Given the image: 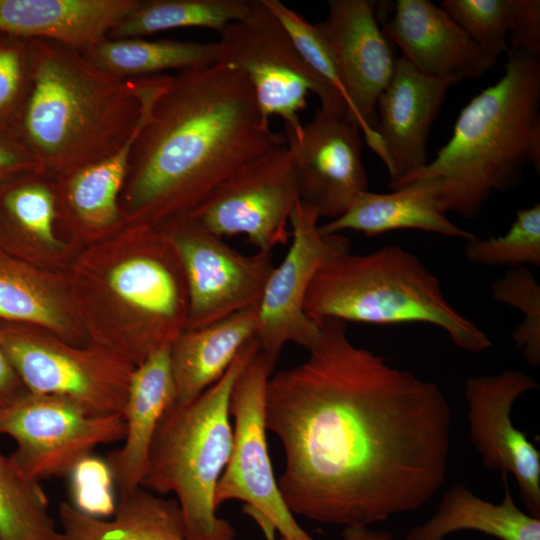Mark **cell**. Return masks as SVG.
<instances>
[{"instance_id":"cell-19","label":"cell","mask_w":540,"mask_h":540,"mask_svg":"<svg viewBox=\"0 0 540 540\" xmlns=\"http://www.w3.org/2000/svg\"><path fill=\"white\" fill-rule=\"evenodd\" d=\"M165 84L162 76L140 84L142 111L131 137L117 151L93 164L55 177L57 220L85 238L110 236L126 226L120 196L127 178L133 144Z\"/></svg>"},{"instance_id":"cell-13","label":"cell","mask_w":540,"mask_h":540,"mask_svg":"<svg viewBox=\"0 0 540 540\" xmlns=\"http://www.w3.org/2000/svg\"><path fill=\"white\" fill-rule=\"evenodd\" d=\"M174 246L188 291L186 329L258 305L273 268L272 252L245 255L188 217L158 227Z\"/></svg>"},{"instance_id":"cell-33","label":"cell","mask_w":540,"mask_h":540,"mask_svg":"<svg viewBox=\"0 0 540 540\" xmlns=\"http://www.w3.org/2000/svg\"><path fill=\"white\" fill-rule=\"evenodd\" d=\"M493 298L521 311L524 319L512 333V339L529 366L540 364V286L525 267L512 269L491 287Z\"/></svg>"},{"instance_id":"cell-4","label":"cell","mask_w":540,"mask_h":540,"mask_svg":"<svg viewBox=\"0 0 540 540\" xmlns=\"http://www.w3.org/2000/svg\"><path fill=\"white\" fill-rule=\"evenodd\" d=\"M30 79L11 128L53 176L100 161L137 128L141 78L118 79L80 51L28 39Z\"/></svg>"},{"instance_id":"cell-9","label":"cell","mask_w":540,"mask_h":540,"mask_svg":"<svg viewBox=\"0 0 540 540\" xmlns=\"http://www.w3.org/2000/svg\"><path fill=\"white\" fill-rule=\"evenodd\" d=\"M218 34L217 63L231 65L244 74L261 114L268 120L279 116L285 134L298 136L301 132L299 113L305 109L309 93L319 98L322 108L348 107L307 66L287 31L262 0H250L246 16Z\"/></svg>"},{"instance_id":"cell-31","label":"cell","mask_w":540,"mask_h":540,"mask_svg":"<svg viewBox=\"0 0 540 540\" xmlns=\"http://www.w3.org/2000/svg\"><path fill=\"white\" fill-rule=\"evenodd\" d=\"M38 480L0 452L1 540H63Z\"/></svg>"},{"instance_id":"cell-28","label":"cell","mask_w":540,"mask_h":540,"mask_svg":"<svg viewBox=\"0 0 540 540\" xmlns=\"http://www.w3.org/2000/svg\"><path fill=\"white\" fill-rule=\"evenodd\" d=\"M504 497L500 504L486 501L464 484L452 486L434 515L413 527L406 540H444L454 532L478 531L500 540H540V519L519 509L507 481L501 474Z\"/></svg>"},{"instance_id":"cell-15","label":"cell","mask_w":540,"mask_h":540,"mask_svg":"<svg viewBox=\"0 0 540 540\" xmlns=\"http://www.w3.org/2000/svg\"><path fill=\"white\" fill-rule=\"evenodd\" d=\"M348 107H319L298 136L285 134L299 201L333 220L368 190L362 137Z\"/></svg>"},{"instance_id":"cell-11","label":"cell","mask_w":540,"mask_h":540,"mask_svg":"<svg viewBox=\"0 0 540 540\" xmlns=\"http://www.w3.org/2000/svg\"><path fill=\"white\" fill-rule=\"evenodd\" d=\"M0 435L16 442L10 455L35 480L72 473L94 449L123 440L122 415L92 416L76 403L24 391L0 409Z\"/></svg>"},{"instance_id":"cell-22","label":"cell","mask_w":540,"mask_h":540,"mask_svg":"<svg viewBox=\"0 0 540 540\" xmlns=\"http://www.w3.org/2000/svg\"><path fill=\"white\" fill-rule=\"evenodd\" d=\"M170 346L150 355L131 377L125 410L124 443L108 454L106 465L119 493L142 485L150 447L160 420L175 401Z\"/></svg>"},{"instance_id":"cell-23","label":"cell","mask_w":540,"mask_h":540,"mask_svg":"<svg viewBox=\"0 0 540 540\" xmlns=\"http://www.w3.org/2000/svg\"><path fill=\"white\" fill-rule=\"evenodd\" d=\"M436 178L414 180L390 193L364 191L347 211L320 225L326 235L352 230L373 237L389 231L415 229L466 241L475 237L452 223Z\"/></svg>"},{"instance_id":"cell-17","label":"cell","mask_w":540,"mask_h":540,"mask_svg":"<svg viewBox=\"0 0 540 540\" xmlns=\"http://www.w3.org/2000/svg\"><path fill=\"white\" fill-rule=\"evenodd\" d=\"M537 382L519 370L471 376L465 382L469 432L483 464L501 474H512L528 514L540 519V453L514 427L511 409Z\"/></svg>"},{"instance_id":"cell-8","label":"cell","mask_w":540,"mask_h":540,"mask_svg":"<svg viewBox=\"0 0 540 540\" xmlns=\"http://www.w3.org/2000/svg\"><path fill=\"white\" fill-rule=\"evenodd\" d=\"M0 344L26 391L68 399L92 416L122 415L135 366L26 323L0 321Z\"/></svg>"},{"instance_id":"cell-40","label":"cell","mask_w":540,"mask_h":540,"mask_svg":"<svg viewBox=\"0 0 540 540\" xmlns=\"http://www.w3.org/2000/svg\"><path fill=\"white\" fill-rule=\"evenodd\" d=\"M343 540H396L386 531H374L368 526H348L342 531Z\"/></svg>"},{"instance_id":"cell-21","label":"cell","mask_w":540,"mask_h":540,"mask_svg":"<svg viewBox=\"0 0 540 540\" xmlns=\"http://www.w3.org/2000/svg\"><path fill=\"white\" fill-rule=\"evenodd\" d=\"M141 0H0V34L83 52L106 39Z\"/></svg>"},{"instance_id":"cell-18","label":"cell","mask_w":540,"mask_h":540,"mask_svg":"<svg viewBox=\"0 0 540 540\" xmlns=\"http://www.w3.org/2000/svg\"><path fill=\"white\" fill-rule=\"evenodd\" d=\"M452 78L426 75L397 58L393 75L377 103V133L385 155L389 186L397 188L428 163L427 143Z\"/></svg>"},{"instance_id":"cell-38","label":"cell","mask_w":540,"mask_h":540,"mask_svg":"<svg viewBox=\"0 0 540 540\" xmlns=\"http://www.w3.org/2000/svg\"><path fill=\"white\" fill-rule=\"evenodd\" d=\"M46 171L41 161L9 126L0 125V185L16 177Z\"/></svg>"},{"instance_id":"cell-36","label":"cell","mask_w":540,"mask_h":540,"mask_svg":"<svg viewBox=\"0 0 540 540\" xmlns=\"http://www.w3.org/2000/svg\"><path fill=\"white\" fill-rule=\"evenodd\" d=\"M30 79L27 39L0 34V125L11 127L24 102Z\"/></svg>"},{"instance_id":"cell-32","label":"cell","mask_w":540,"mask_h":540,"mask_svg":"<svg viewBox=\"0 0 540 540\" xmlns=\"http://www.w3.org/2000/svg\"><path fill=\"white\" fill-rule=\"evenodd\" d=\"M465 257L473 264L487 266L540 265V205L516 212L508 231L498 237L467 241Z\"/></svg>"},{"instance_id":"cell-1","label":"cell","mask_w":540,"mask_h":540,"mask_svg":"<svg viewBox=\"0 0 540 540\" xmlns=\"http://www.w3.org/2000/svg\"><path fill=\"white\" fill-rule=\"evenodd\" d=\"M306 359L272 374L265 426L282 444L281 495L295 515L368 526L425 505L442 487L452 412L432 381L319 323Z\"/></svg>"},{"instance_id":"cell-37","label":"cell","mask_w":540,"mask_h":540,"mask_svg":"<svg viewBox=\"0 0 540 540\" xmlns=\"http://www.w3.org/2000/svg\"><path fill=\"white\" fill-rule=\"evenodd\" d=\"M509 52L524 51L540 56V1L511 0Z\"/></svg>"},{"instance_id":"cell-24","label":"cell","mask_w":540,"mask_h":540,"mask_svg":"<svg viewBox=\"0 0 540 540\" xmlns=\"http://www.w3.org/2000/svg\"><path fill=\"white\" fill-rule=\"evenodd\" d=\"M258 305L203 327L185 329L173 341L169 357L176 402L193 400L226 373L256 336Z\"/></svg>"},{"instance_id":"cell-29","label":"cell","mask_w":540,"mask_h":540,"mask_svg":"<svg viewBox=\"0 0 540 540\" xmlns=\"http://www.w3.org/2000/svg\"><path fill=\"white\" fill-rule=\"evenodd\" d=\"M81 53L99 70L128 80L159 75L166 70L182 72L215 65L219 45L217 42L106 38Z\"/></svg>"},{"instance_id":"cell-26","label":"cell","mask_w":540,"mask_h":540,"mask_svg":"<svg viewBox=\"0 0 540 540\" xmlns=\"http://www.w3.org/2000/svg\"><path fill=\"white\" fill-rule=\"evenodd\" d=\"M63 540H187L177 500L165 499L140 486L119 493L113 518L100 519L69 502H61Z\"/></svg>"},{"instance_id":"cell-7","label":"cell","mask_w":540,"mask_h":540,"mask_svg":"<svg viewBox=\"0 0 540 540\" xmlns=\"http://www.w3.org/2000/svg\"><path fill=\"white\" fill-rule=\"evenodd\" d=\"M259 350L250 340L215 384L191 401H174L154 435L141 486L176 495L187 540L235 539L232 525L217 515L214 493L233 446L232 389Z\"/></svg>"},{"instance_id":"cell-14","label":"cell","mask_w":540,"mask_h":540,"mask_svg":"<svg viewBox=\"0 0 540 540\" xmlns=\"http://www.w3.org/2000/svg\"><path fill=\"white\" fill-rule=\"evenodd\" d=\"M319 219L314 210L297 201L290 217L291 244L268 277L258 305L255 339L260 351L275 362L286 344L308 349L318 339L320 325L304 310L310 283L326 261L350 248L341 234H323Z\"/></svg>"},{"instance_id":"cell-3","label":"cell","mask_w":540,"mask_h":540,"mask_svg":"<svg viewBox=\"0 0 540 540\" xmlns=\"http://www.w3.org/2000/svg\"><path fill=\"white\" fill-rule=\"evenodd\" d=\"M106 244L82 258L70 293L92 344L137 367L186 329L183 267L159 228L126 226Z\"/></svg>"},{"instance_id":"cell-2","label":"cell","mask_w":540,"mask_h":540,"mask_svg":"<svg viewBox=\"0 0 540 540\" xmlns=\"http://www.w3.org/2000/svg\"><path fill=\"white\" fill-rule=\"evenodd\" d=\"M283 144L237 68L169 75L131 150L120 196L126 226L158 228L188 215L242 165Z\"/></svg>"},{"instance_id":"cell-25","label":"cell","mask_w":540,"mask_h":540,"mask_svg":"<svg viewBox=\"0 0 540 540\" xmlns=\"http://www.w3.org/2000/svg\"><path fill=\"white\" fill-rule=\"evenodd\" d=\"M0 321L35 325L77 346L87 336L70 291L56 277L2 252Z\"/></svg>"},{"instance_id":"cell-35","label":"cell","mask_w":540,"mask_h":540,"mask_svg":"<svg viewBox=\"0 0 540 540\" xmlns=\"http://www.w3.org/2000/svg\"><path fill=\"white\" fill-rule=\"evenodd\" d=\"M262 1L287 31L295 49L307 66L347 103L334 58L316 25L309 23L279 0Z\"/></svg>"},{"instance_id":"cell-6","label":"cell","mask_w":540,"mask_h":540,"mask_svg":"<svg viewBox=\"0 0 540 540\" xmlns=\"http://www.w3.org/2000/svg\"><path fill=\"white\" fill-rule=\"evenodd\" d=\"M304 310L318 324L327 319L427 323L443 329L461 350L479 353L492 346L486 333L449 303L421 260L395 245L367 254L348 251L326 261L310 283Z\"/></svg>"},{"instance_id":"cell-10","label":"cell","mask_w":540,"mask_h":540,"mask_svg":"<svg viewBox=\"0 0 540 540\" xmlns=\"http://www.w3.org/2000/svg\"><path fill=\"white\" fill-rule=\"evenodd\" d=\"M275 364L259 350L236 379L230 398L233 446L215 489L214 504L218 509L227 501H242L244 511L268 520L282 540H314L287 507L268 450L265 394Z\"/></svg>"},{"instance_id":"cell-42","label":"cell","mask_w":540,"mask_h":540,"mask_svg":"<svg viewBox=\"0 0 540 540\" xmlns=\"http://www.w3.org/2000/svg\"><path fill=\"white\" fill-rule=\"evenodd\" d=\"M0 540H1V538H0Z\"/></svg>"},{"instance_id":"cell-39","label":"cell","mask_w":540,"mask_h":540,"mask_svg":"<svg viewBox=\"0 0 540 540\" xmlns=\"http://www.w3.org/2000/svg\"><path fill=\"white\" fill-rule=\"evenodd\" d=\"M25 390L8 356L0 344V409L14 401Z\"/></svg>"},{"instance_id":"cell-41","label":"cell","mask_w":540,"mask_h":540,"mask_svg":"<svg viewBox=\"0 0 540 540\" xmlns=\"http://www.w3.org/2000/svg\"><path fill=\"white\" fill-rule=\"evenodd\" d=\"M265 537H266V540H275L274 533L267 534V535H265Z\"/></svg>"},{"instance_id":"cell-20","label":"cell","mask_w":540,"mask_h":540,"mask_svg":"<svg viewBox=\"0 0 540 540\" xmlns=\"http://www.w3.org/2000/svg\"><path fill=\"white\" fill-rule=\"evenodd\" d=\"M402 57L420 72L441 78H478L498 57L479 47L440 6L429 0H397L382 28Z\"/></svg>"},{"instance_id":"cell-27","label":"cell","mask_w":540,"mask_h":540,"mask_svg":"<svg viewBox=\"0 0 540 540\" xmlns=\"http://www.w3.org/2000/svg\"><path fill=\"white\" fill-rule=\"evenodd\" d=\"M55 177L28 173L0 185V252L36 265L43 248L58 249Z\"/></svg>"},{"instance_id":"cell-30","label":"cell","mask_w":540,"mask_h":540,"mask_svg":"<svg viewBox=\"0 0 540 540\" xmlns=\"http://www.w3.org/2000/svg\"><path fill=\"white\" fill-rule=\"evenodd\" d=\"M250 0H141L109 33L108 39L142 38L156 32L202 27L219 32L243 19Z\"/></svg>"},{"instance_id":"cell-5","label":"cell","mask_w":540,"mask_h":540,"mask_svg":"<svg viewBox=\"0 0 540 540\" xmlns=\"http://www.w3.org/2000/svg\"><path fill=\"white\" fill-rule=\"evenodd\" d=\"M539 108L540 56L509 52L501 78L463 107L447 144L398 187L436 178L447 211L475 218L493 192L521 182L528 164L539 173Z\"/></svg>"},{"instance_id":"cell-16","label":"cell","mask_w":540,"mask_h":540,"mask_svg":"<svg viewBox=\"0 0 540 540\" xmlns=\"http://www.w3.org/2000/svg\"><path fill=\"white\" fill-rule=\"evenodd\" d=\"M374 0H329L326 18L315 24L326 40L348 106L368 146L386 163L377 133V103L397 58L378 24Z\"/></svg>"},{"instance_id":"cell-12","label":"cell","mask_w":540,"mask_h":540,"mask_svg":"<svg viewBox=\"0 0 540 540\" xmlns=\"http://www.w3.org/2000/svg\"><path fill=\"white\" fill-rule=\"evenodd\" d=\"M298 200L291 154L283 144L234 171L186 217L222 238L242 234L258 251L272 252L291 238Z\"/></svg>"},{"instance_id":"cell-34","label":"cell","mask_w":540,"mask_h":540,"mask_svg":"<svg viewBox=\"0 0 540 540\" xmlns=\"http://www.w3.org/2000/svg\"><path fill=\"white\" fill-rule=\"evenodd\" d=\"M441 7L483 50L508 51L511 0H444Z\"/></svg>"}]
</instances>
